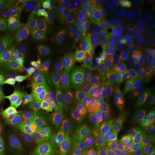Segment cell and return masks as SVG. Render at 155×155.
Here are the masks:
<instances>
[{"label":"cell","instance_id":"8992f818","mask_svg":"<svg viewBox=\"0 0 155 155\" xmlns=\"http://www.w3.org/2000/svg\"><path fill=\"white\" fill-rule=\"evenodd\" d=\"M91 99L95 110L105 120L127 119L135 116L138 112L135 100L125 93L109 87Z\"/></svg>","mask_w":155,"mask_h":155},{"label":"cell","instance_id":"5b68a950","mask_svg":"<svg viewBox=\"0 0 155 155\" xmlns=\"http://www.w3.org/2000/svg\"><path fill=\"white\" fill-rule=\"evenodd\" d=\"M28 12L20 6L17 14L0 32V54L17 58L34 46L26 16Z\"/></svg>","mask_w":155,"mask_h":155},{"label":"cell","instance_id":"603a6c76","mask_svg":"<svg viewBox=\"0 0 155 155\" xmlns=\"http://www.w3.org/2000/svg\"><path fill=\"white\" fill-rule=\"evenodd\" d=\"M38 155H56L52 147H48L47 149H43Z\"/></svg>","mask_w":155,"mask_h":155},{"label":"cell","instance_id":"9c48e42d","mask_svg":"<svg viewBox=\"0 0 155 155\" xmlns=\"http://www.w3.org/2000/svg\"><path fill=\"white\" fill-rule=\"evenodd\" d=\"M116 54L104 51L94 58L84 69V79L86 84L91 98L108 88L110 80Z\"/></svg>","mask_w":155,"mask_h":155},{"label":"cell","instance_id":"4fadbf2b","mask_svg":"<svg viewBox=\"0 0 155 155\" xmlns=\"http://www.w3.org/2000/svg\"><path fill=\"white\" fill-rule=\"evenodd\" d=\"M144 39L132 27H121L118 28L114 36L111 39L108 51H113L117 48H130L136 53L142 50Z\"/></svg>","mask_w":155,"mask_h":155},{"label":"cell","instance_id":"7c38bea8","mask_svg":"<svg viewBox=\"0 0 155 155\" xmlns=\"http://www.w3.org/2000/svg\"><path fill=\"white\" fill-rule=\"evenodd\" d=\"M113 149L116 155H151L148 145L137 136L121 134L113 139Z\"/></svg>","mask_w":155,"mask_h":155},{"label":"cell","instance_id":"ffe728a7","mask_svg":"<svg viewBox=\"0 0 155 155\" xmlns=\"http://www.w3.org/2000/svg\"><path fill=\"white\" fill-rule=\"evenodd\" d=\"M45 146H46V139L44 137H41L28 147L15 152L10 155H38L44 149Z\"/></svg>","mask_w":155,"mask_h":155},{"label":"cell","instance_id":"277c9868","mask_svg":"<svg viewBox=\"0 0 155 155\" xmlns=\"http://www.w3.org/2000/svg\"><path fill=\"white\" fill-rule=\"evenodd\" d=\"M145 76L134 54H116L108 87L125 93L137 102L147 90Z\"/></svg>","mask_w":155,"mask_h":155},{"label":"cell","instance_id":"7a4b0ae2","mask_svg":"<svg viewBox=\"0 0 155 155\" xmlns=\"http://www.w3.org/2000/svg\"><path fill=\"white\" fill-rule=\"evenodd\" d=\"M42 115L38 107L27 101L9 106L0 116V155L24 149L40 139Z\"/></svg>","mask_w":155,"mask_h":155},{"label":"cell","instance_id":"ba28073f","mask_svg":"<svg viewBox=\"0 0 155 155\" xmlns=\"http://www.w3.org/2000/svg\"><path fill=\"white\" fill-rule=\"evenodd\" d=\"M127 4V1H116L113 8L104 17L97 33L86 48L79 68L80 70H84L94 58L104 52L107 44L110 42L118 28H121L122 11Z\"/></svg>","mask_w":155,"mask_h":155},{"label":"cell","instance_id":"9a60e30c","mask_svg":"<svg viewBox=\"0 0 155 155\" xmlns=\"http://www.w3.org/2000/svg\"><path fill=\"white\" fill-rule=\"evenodd\" d=\"M52 60L44 50L32 46L22 54L20 60V72H34L47 66Z\"/></svg>","mask_w":155,"mask_h":155},{"label":"cell","instance_id":"30bf717a","mask_svg":"<svg viewBox=\"0 0 155 155\" xmlns=\"http://www.w3.org/2000/svg\"><path fill=\"white\" fill-rule=\"evenodd\" d=\"M17 59L0 54V95L16 91L20 84L21 74Z\"/></svg>","mask_w":155,"mask_h":155},{"label":"cell","instance_id":"5bb4252c","mask_svg":"<svg viewBox=\"0 0 155 155\" xmlns=\"http://www.w3.org/2000/svg\"><path fill=\"white\" fill-rule=\"evenodd\" d=\"M134 55L145 75L155 74V30L145 37L142 50Z\"/></svg>","mask_w":155,"mask_h":155},{"label":"cell","instance_id":"8fae6325","mask_svg":"<svg viewBox=\"0 0 155 155\" xmlns=\"http://www.w3.org/2000/svg\"><path fill=\"white\" fill-rule=\"evenodd\" d=\"M104 10L97 6L89 5L86 0L75 12L73 22L79 36H84L93 32L102 19Z\"/></svg>","mask_w":155,"mask_h":155},{"label":"cell","instance_id":"52a82bcc","mask_svg":"<svg viewBox=\"0 0 155 155\" xmlns=\"http://www.w3.org/2000/svg\"><path fill=\"white\" fill-rule=\"evenodd\" d=\"M67 70L61 69L60 60L52 59L44 67L34 72H20L22 89L29 94L49 96L61 83Z\"/></svg>","mask_w":155,"mask_h":155},{"label":"cell","instance_id":"3957f363","mask_svg":"<svg viewBox=\"0 0 155 155\" xmlns=\"http://www.w3.org/2000/svg\"><path fill=\"white\" fill-rule=\"evenodd\" d=\"M49 5V4L48 5ZM43 6L26 16L35 47L47 52L52 59L60 60L62 41L68 28L58 17H49Z\"/></svg>","mask_w":155,"mask_h":155},{"label":"cell","instance_id":"7402d4cb","mask_svg":"<svg viewBox=\"0 0 155 155\" xmlns=\"http://www.w3.org/2000/svg\"><path fill=\"white\" fill-rule=\"evenodd\" d=\"M87 4H91L92 5L97 6V7H107V6L114 5L116 1H113V0H89L86 1Z\"/></svg>","mask_w":155,"mask_h":155},{"label":"cell","instance_id":"e0dca14e","mask_svg":"<svg viewBox=\"0 0 155 155\" xmlns=\"http://www.w3.org/2000/svg\"><path fill=\"white\" fill-rule=\"evenodd\" d=\"M56 155H79L81 142L72 136H62L57 139L52 147Z\"/></svg>","mask_w":155,"mask_h":155},{"label":"cell","instance_id":"44dd1931","mask_svg":"<svg viewBox=\"0 0 155 155\" xmlns=\"http://www.w3.org/2000/svg\"><path fill=\"white\" fill-rule=\"evenodd\" d=\"M144 4L149 13V21L143 29L146 33H149L155 29V0H144Z\"/></svg>","mask_w":155,"mask_h":155},{"label":"cell","instance_id":"2e32d148","mask_svg":"<svg viewBox=\"0 0 155 155\" xmlns=\"http://www.w3.org/2000/svg\"><path fill=\"white\" fill-rule=\"evenodd\" d=\"M128 22L136 27H144L149 21V13L145 5L144 0L130 4L126 9Z\"/></svg>","mask_w":155,"mask_h":155},{"label":"cell","instance_id":"d6986e66","mask_svg":"<svg viewBox=\"0 0 155 155\" xmlns=\"http://www.w3.org/2000/svg\"><path fill=\"white\" fill-rule=\"evenodd\" d=\"M84 1H78V0H57L50 2L49 7L46 11L47 14L49 17H54L58 12L62 11H68L71 9H74L78 6L83 4Z\"/></svg>","mask_w":155,"mask_h":155},{"label":"cell","instance_id":"ac0fdd59","mask_svg":"<svg viewBox=\"0 0 155 155\" xmlns=\"http://www.w3.org/2000/svg\"><path fill=\"white\" fill-rule=\"evenodd\" d=\"M19 6V1L0 0V30L16 17Z\"/></svg>","mask_w":155,"mask_h":155},{"label":"cell","instance_id":"6da1fadb","mask_svg":"<svg viewBox=\"0 0 155 155\" xmlns=\"http://www.w3.org/2000/svg\"><path fill=\"white\" fill-rule=\"evenodd\" d=\"M90 100L91 94L84 79L83 70H67L42 109V123L46 129L54 131L78 117Z\"/></svg>","mask_w":155,"mask_h":155}]
</instances>
